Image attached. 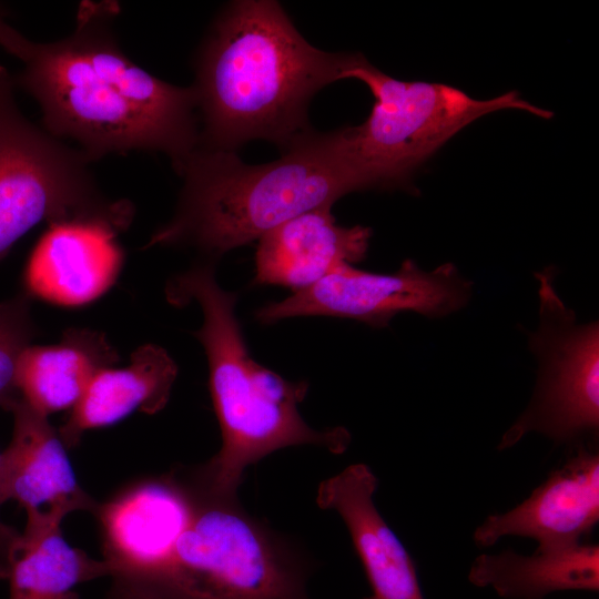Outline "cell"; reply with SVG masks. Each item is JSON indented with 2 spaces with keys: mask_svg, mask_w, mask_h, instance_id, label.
<instances>
[{
  "mask_svg": "<svg viewBox=\"0 0 599 599\" xmlns=\"http://www.w3.org/2000/svg\"><path fill=\"white\" fill-rule=\"evenodd\" d=\"M114 1H84L64 39L34 42L4 22L0 47L23 68L14 87L39 104L42 128L90 163L112 153L161 152L177 172L199 145L196 97L135 64L119 45Z\"/></svg>",
  "mask_w": 599,
  "mask_h": 599,
  "instance_id": "6da1fadb",
  "label": "cell"
},
{
  "mask_svg": "<svg viewBox=\"0 0 599 599\" xmlns=\"http://www.w3.org/2000/svg\"><path fill=\"white\" fill-rule=\"evenodd\" d=\"M365 59L309 44L278 2H231L215 18L195 58L199 145L235 151L264 139L283 150L308 128L307 108L325 85Z\"/></svg>",
  "mask_w": 599,
  "mask_h": 599,
  "instance_id": "7a4b0ae2",
  "label": "cell"
},
{
  "mask_svg": "<svg viewBox=\"0 0 599 599\" xmlns=\"http://www.w3.org/2000/svg\"><path fill=\"white\" fill-rule=\"evenodd\" d=\"M165 293L177 306L196 302L203 315L194 336L207 358L222 445L197 471V494L236 499L245 469L285 447L313 445L333 454L346 450L351 435L344 427L315 429L302 418L298 405L308 390L306 380L285 379L252 358L235 315L236 295L219 285L211 262L176 275Z\"/></svg>",
  "mask_w": 599,
  "mask_h": 599,
  "instance_id": "3957f363",
  "label": "cell"
},
{
  "mask_svg": "<svg viewBox=\"0 0 599 599\" xmlns=\"http://www.w3.org/2000/svg\"><path fill=\"white\" fill-rule=\"evenodd\" d=\"M283 151L273 162L247 164L235 151L197 146L176 172L183 187L173 217L145 248L187 245L216 258L287 220L362 191L338 130L309 129Z\"/></svg>",
  "mask_w": 599,
  "mask_h": 599,
  "instance_id": "277c9868",
  "label": "cell"
},
{
  "mask_svg": "<svg viewBox=\"0 0 599 599\" xmlns=\"http://www.w3.org/2000/svg\"><path fill=\"white\" fill-rule=\"evenodd\" d=\"M364 82L374 97L367 119L338 130L345 155L363 190L406 186L412 173L477 119L516 109L550 119L552 112L510 91L477 100L443 83L394 79L366 59L345 79Z\"/></svg>",
  "mask_w": 599,
  "mask_h": 599,
  "instance_id": "5b68a950",
  "label": "cell"
},
{
  "mask_svg": "<svg viewBox=\"0 0 599 599\" xmlns=\"http://www.w3.org/2000/svg\"><path fill=\"white\" fill-rule=\"evenodd\" d=\"M13 89L0 64V260L41 222L125 231L134 215L131 202L106 197L84 154L27 119Z\"/></svg>",
  "mask_w": 599,
  "mask_h": 599,
  "instance_id": "8992f818",
  "label": "cell"
},
{
  "mask_svg": "<svg viewBox=\"0 0 599 599\" xmlns=\"http://www.w3.org/2000/svg\"><path fill=\"white\" fill-rule=\"evenodd\" d=\"M197 599H309L298 560L237 499L196 494L192 521L156 576Z\"/></svg>",
  "mask_w": 599,
  "mask_h": 599,
  "instance_id": "52a82bcc",
  "label": "cell"
},
{
  "mask_svg": "<svg viewBox=\"0 0 599 599\" xmlns=\"http://www.w3.org/2000/svg\"><path fill=\"white\" fill-rule=\"evenodd\" d=\"M548 267L539 281V327L529 335L539 359V379L526 412L505 433L499 449L538 432L556 443H569L599 427V326L577 324L575 313L554 287Z\"/></svg>",
  "mask_w": 599,
  "mask_h": 599,
  "instance_id": "ba28073f",
  "label": "cell"
},
{
  "mask_svg": "<svg viewBox=\"0 0 599 599\" xmlns=\"http://www.w3.org/2000/svg\"><path fill=\"white\" fill-rule=\"evenodd\" d=\"M470 295L471 283L451 263L426 272L405 260L390 274L342 265L315 284L261 307L255 317L265 325L293 317L329 316L385 327L400 312L446 316L464 307Z\"/></svg>",
  "mask_w": 599,
  "mask_h": 599,
  "instance_id": "9c48e42d",
  "label": "cell"
},
{
  "mask_svg": "<svg viewBox=\"0 0 599 599\" xmlns=\"http://www.w3.org/2000/svg\"><path fill=\"white\" fill-rule=\"evenodd\" d=\"M196 495L173 478L138 484L98 505L104 561L111 576H156L190 526Z\"/></svg>",
  "mask_w": 599,
  "mask_h": 599,
  "instance_id": "30bf717a",
  "label": "cell"
},
{
  "mask_svg": "<svg viewBox=\"0 0 599 599\" xmlns=\"http://www.w3.org/2000/svg\"><path fill=\"white\" fill-rule=\"evenodd\" d=\"M599 521V454L581 447L552 470L528 498L510 510L488 516L475 530L479 547L506 536L537 541L538 550L583 542Z\"/></svg>",
  "mask_w": 599,
  "mask_h": 599,
  "instance_id": "8fae6325",
  "label": "cell"
},
{
  "mask_svg": "<svg viewBox=\"0 0 599 599\" xmlns=\"http://www.w3.org/2000/svg\"><path fill=\"white\" fill-rule=\"evenodd\" d=\"M13 415L11 441L2 451L6 499L26 509L27 520L61 525L78 510H97V502L78 483L59 432L48 417L23 400Z\"/></svg>",
  "mask_w": 599,
  "mask_h": 599,
  "instance_id": "7c38bea8",
  "label": "cell"
},
{
  "mask_svg": "<svg viewBox=\"0 0 599 599\" xmlns=\"http://www.w3.org/2000/svg\"><path fill=\"white\" fill-rule=\"evenodd\" d=\"M118 233L93 222L49 224L27 262L24 293L62 306H81L115 282L123 251Z\"/></svg>",
  "mask_w": 599,
  "mask_h": 599,
  "instance_id": "4fadbf2b",
  "label": "cell"
},
{
  "mask_svg": "<svg viewBox=\"0 0 599 599\" xmlns=\"http://www.w3.org/2000/svg\"><path fill=\"white\" fill-rule=\"evenodd\" d=\"M376 488L370 468L354 464L323 480L316 501L343 519L370 585V599H425L413 558L375 506Z\"/></svg>",
  "mask_w": 599,
  "mask_h": 599,
  "instance_id": "5bb4252c",
  "label": "cell"
},
{
  "mask_svg": "<svg viewBox=\"0 0 599 599\" xmlns=\"http://www.w3.org/2000/svg\"><path fill=\"white\" fill-rule=\"evenodd\" d=\"M323 206L285 221L263 234L255 253L256 285L304 290L335 268L362 261L372 230L338 225Z\"/></svg>",
  "mask_w": 599,
  "mask_h": 599,
  "instance_id": "9a60e30c",
  "label": "cell"
},
{
  "mask_svg": "<svg viewBox=\"0 0 599 599\" xmlns=\"http://www.w3.org/2000/svg\"><path fill=\"white\" fill-rule=\"evenodd\" d=\"M177 366L169 353L155 344L135 349L122 368L99 370L80 400L70 409L59 435L74 447L83 433L113 425L135 410L155 414L170 398Z\"/></svg>",
  "mask_w": 599,
  "mask_h": 599,
  "instance_id": "2e32d148",
  "label": "cell"
},
{
  "mask_svg": "<svg viewBox=\"0 0 599 599\" xmlns=\"http://www.w3.org/2000/svg\"><path fill=\"white\" fill-rule=\"evenodd\" d=\"M119 359L103 333L69 328L53 345H29L17 368L21 400L49 416L71 409L82 397L94 375Z\"/></svg>",
  "mask_w": 599,
  "mask_h": 599,
  "instance_id": "e0dca14e",
  "label": "cell"
},
{
  "mask_svg": "<svg viewBox=\"0 0 599 599\" xmlns=\"http://www.w3.org/2000/svg\"><path fill=\"white\" fill-rule=\"evenodd\" d=\"M469 581L505 599H544L564 590L598 591L599 547L595 544L521 555L507 549L483 554L470 565Z\"/></svg>",
  "mask_w": 599,
  "mask_h": 599,
  "instance_id": "ac0fdd59",
  "label": "cell"
},
{
  "mask_svg": "<svg viewBox=\"0 0 599 599\" xmlns=\"http://www.w3.org/2000/svg\"><path fill=\"white\" fill-rule=\"evenodd\" d=\"M106 575L109 565L70 546L60 526L26 525L8 577L9 599H78L74 586Z\"/></svg>",
  "mask_w": 599,
  "mask_h": 599,
  "instance_id": "d6986e66",
  "label": "cell"
},
{
  "mask_svg": "<svg viewBox=\"0 0 599 599\" xmlns=\"http://www.w3.org/2000/svg\"><path fill=\"white\" fill-rule=\"evenodd\" d=\"M30 300L22 292L0 302V408L8 412L21 399L18 363L34 335Z\"/></svg>",
  "mask_w": 599,
  "mask_h": 599,
  "instance_id": "ffe728a7",
  "label": "cell"
},
{
  "mask_svg": "<svg viewBox=\"0 0 599 599\" xmlns=\"http://www.w3.org/2000/svg\"><path fill=\"white\" fill-rule=\"evenodd\" d=\"M111 599H197L172 583L143 576H113Z\"/></svg>",
  "mask_w": 599,
  "mask_h": 599,
  "instance_id": "44dd1931",
  "label": "cell"
},
{
  "mask_svg": "<svg viewBox=\"0 0 599 599\" xmlns=\"http://www.w3.org/2000/svg\"><path fill=\"white\" fill-rule=\"evenodd\" d=\"M3 460L0 453V506L6 502ZM21 540V532L0 519V579H8L12 560Z\"/></svg>",
  "mask_w": 599,
  "mask_h": 599,
  "instance_id": "7402d4cb",
  "label": "cell"
},
{
  "mask_svg": "<svg viewBox=\"0 0 599 599\" xmlns=\"http://www.w3.org/2000/svg\"><path fill=\"white\" fill-rule=\"evenodd\" d=\"M3 23H4V21H3L2 17H1V13H0V29L2 28Z\"/></svg>",
  "mask_w": 599,
  "mask_h": 599,
  "instance_id": "603a6c76",
  "label": "cell"
},
{
  "mask_svg": "<svg viewBox=\"0 0 599 599\" xmlns=\"http://www.w3.org/2000/svg\"><path fill=\"white\" fill-rule=\"evenodd\" d=\"M365 599H369V597L365 598Z\"/></svg>",
  "mask_w": 599,
  "mask_h": 599,
  "instance_id": "cb8c5ba5",
  "label": "cell"
}]
</instances>
